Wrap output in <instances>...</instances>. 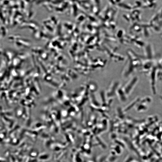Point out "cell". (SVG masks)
Returning a JSON list of instances; mask_svg holds the SVG:
<instances>
[{"mask_svg": "<svg viewBox=\"0 0 162 162\" xmlns=\"http://www.w3.org/2000/svg\"><path fill=\"white\" fill-rule=\"evenodd\" d=\"M138 81V78L134 77L131 78L122 87L127 96L129 95L134 89Z\"/></svg>", "mask_w": 162, "mask_h": 162, "instance_id": "obj_1", "label": "cell"}, {"mask_svg": "<svg viewBox=\"0 0 162 162\" xmlns=\"http://www.w3.org/2000/svg\"><path fill=\"white\" fill-rule=\"evenodd\" d=\"M117 81H114L109 86L107 92V97L108 98H112L116 95L118 89L119 87V84Z\"/></svg>", "mask_w": 162, "mask_h": 162, "instance_id": "obj_2", "label": "cell"}, {"mask_svg": "<svg viewBox=\"0 0 162 162\" xmlns=\"http://www.w3.org/2000/svg\"><path fill=\"white\" fill-rule=\"evenodd\" d=\"M116 95L118 97L119 100L121 101L124 102L126 100L127 96L124 92L122 87L121 88V87H118L116 92Z\"/></svg>", "mask_w": 162, "mask_h": 162, "instance_id": "obj_3", "label": "cell"}]
</instances>
